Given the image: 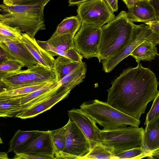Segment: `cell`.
I'll return each mask as SVG.
<instances>
[{
	"label": "cell",
	"instance_id": "obj_1",
	"mask_svg": "<svg viewBox=\"0 0 159 159\" xmlns=\"http://www.w3.org/2000/svg\"><path fill=\"white\" fill-rule=\"evenodd\" d=\"M111 84L107 90V102L138 120L159 92V82L155 74L140 62L135 67L125 69Z\"/></svg>",
	"mask_w": 159,
	"mask_h": 159
},
{
	"label": "cell",
	"instance_id": "obj_2",
	"mask_svg": "<svg viewBox=\"0 0 159 159\" xmlns=\"http://www.w3.org/2000/svg\"><path fill=\"white\" fill-rule=\"evenodd\" d=\"M134 24L122 11L101 27V35L97 57L99 62L109 59L120 52L131 40Z\"/></svg>",
	"mask_w": 159,
	"mask_h": 159
},
{
	"label": "cell",
	"instance_id": "obj_3",
	"mask_svg": "<svg viewBox=\"0 0 159 159\" xmlns=\"http://www.w3.org/2000/svg\"><path fill=\"white\" fill-rule=\"evenodd\" d=\"M43 4L34 5H0V22L16 28L34 38L40 30L46 29Z\"/></svg>",
	"mask_w": 159,
	"mask_h": 159
},
{
	"label": "cell",
	"instance_id": "obj_4",
	"mask_svg": "<svg viewBox=\"0 0 159 159\" xmlns=\"http://www.w3.org/2000/svg\"><path fill=\"white\" fill-rule=\"evenodd\" d=\"M80 108L104 129H114L128 125L139 127L140 123V120L121 111L107 102L98 99L84 102Z\"/></svg>",
	"mask_w": 159,
	"mask_h": 159
},
{
	"label": "cell",
	"instance_id": "obj_5",
	"mask_svg": "<svg viewBox=\"0 0 159 159\" xmlns=\"http://www.w3.org/2000/svg\"><path fill=\"white\" fill-rule=\"evenodd\" d=\"M144 129L130 126L99 130L101 143L114 155L123 151L142 146Z\"/></svg>",
	"mask_w": 159,
	"mask_h": 159
},
{
	"label": "cell",
	"instance_id": "obj_6",
	"mask_svg": "<svg viewBox=\"0 0 159 159\" xmlns=\"http://www.w3.org/2000/svg\"><path fill=\"white\" fill-rule=\"evenodd\" d=\"M77 6V15L82 22L101 27L115 17L104 0H89Z\"/></svg>",
	"mask_w": 159,
	"mask_h": 159
},
{
	"label": "cell",
	"instance_id": "obj_7",
	"mask_svg": "<svg viewBox=\"0 0 159 159\" xmlns=\"http://www.w3.org/2000/svg\"><path fill=\"white\" fill-rule=\"evenodd\" d=\"M101 35V27L82 22L74 37V48L87 59L97 57Z\"/></svg>",
	"mask_w": 159,
	"mask_h": 159
},
{
	"label": "cell",
	"instance_id": "obj_8",
	"mask_svg": "<svg viewBox=\"0 0 159 159\" xmlns=\"http://www.w3.org/2000/svg\"><path fill=\"white\" fill-rule=\"evenodd\" d=\"M145 25L134 24L131 38L127 46L114 57L102 61L103 69L105 72L111 71L120 62L129 56L138 45L150 38L152 30L148 25Z\"/></svg>",
	"mask_w": 159,
	"mask_h": 159
},
{
	"label": "cell",
	"instance_id": "obj_9",
	"mask_svg": "<svg viewBox=\"0 0 159 159\" xmlns=\"http://www.w3.org/2000/svg\"><path fill=\"white\" fill-rule=\"evenodd\" d=\"M65 126L66 137L65 152L81 159L90 151V143L78 127L70 119Z\"/></svg>",
	"mask_w": 159,
	"mask_h": 159
},
{
	"label": "cell",
	"instance_id": "obj_10",
	"mask_svg": "<svg viewBox=\"0 0 159 159\" xmlns=\"http://www.w3.org/2000/svg\"><path fill=\"white\" fill-rule=\"evenodd\" d=\"M14 152L44 155L54 159L55 149L50 130L41 131Z\"/></svg>",
	"mask_w": 159,
	"mask_h": 159
},
{
	"label": "cell",
	"instance_id": "obj_11",
	"mask_svg": "<svg viewBox=\"0 0 159 159\" xmlns=\"http://www.w3.org/2000/svg\"><path fill=\"white\" fill-rule=\"evenodd\" d=\"M69 119L74 122L89 140L91 149L101 143L99 130L93 119L80 108L68 111Z\"/></svg>",
	"mask_w": 159,
	"mask_h": 159
},
{
	"label": "cell",
	"instance_id": "obj_12",
	"mask_svg": "<svg viewBox=\"0 0 159 159\" xmlns=\"http://www.w3.org/2000/svg\"><path fill=\"white\" fill-rule=\"evenodd\" d=\"M0 47L11 57L21 62L28 69L39 63L23 42L5 40L0 42Z\"/></svg>",
	"mask_w": 159,
	"mask_h": 159
},
{
	"label": "cell",
	"instance_id": "obj_13",
	"mask_svg": "<svg viewBox=\"0 0 159 159\" xmlns=\"http://www.w3.org/2000/svg\"><path fill=\"white\" fill-rule=\"evenodd\" d=\"M71 89L66 88H61L54 95L34 106L17 113L15 117L22 119L34 117L50 109L61 101L66 98Z\"/></svg>",
	"mask_w": 159,
	"mask_h": 159
},
{
	"label": "cell",
	"instance_id": "obj_14",
	"mask_svg": "<svg viewBox=\"0 0 159 159\" xmlns=\"http://www.w3.org/2000/svg\"><path fill=\"white\" fill-rule=\"evenodd\" d=\"M127 14L132 22H139L145 23L158 20L156 11L152 2L148 0L138 1L128 9Z\"/></svg>",
	"mask_w": 159,
	"mask_h": 159
},
{
	"label": "cell",
	"instance_id": "obj_15",
	"mask_svg": "<svg viewBox=\"0 0 159 159\" xmlns=\"http://www.w3.org/2000/svg\"><path fill=\"white\" fill-rule=\"evenodd\" d=\"M26 72L30 86L58 82L54 69L48 68L39 63L26 69Z\"/></svg>",
	"mask_w": 159,
	"mask_h": 159
},
{
	"label": "cell",
	"instance_id": "obj_16",
	"mask_svg": "<svg viewBox=\"0 0 159 159\" xmlns=\"http://www.w3.org/2000/svg\"><path fill=\"white\" fill-rule=\"evenodd\" d=\"M22 42L39 63L50 69H54L55 59L37 43L35 38L22 33Z\"/></svg>",
	"mask_w": 159,
	"mask_h": 159
},
{
	"label": "cell",
	"instance_id": "obj_17",
	"mask_svg": "<svg viewBox=\"0 0 159 159\" xmlns=\"http://www.w3.org/2000/svg\"><path fill=\"white\" fill-rule=\"evenodd\" d=\"M146 125L142 146L151 153L159 148V116Z\"/></svg>",
	"mask_w": 159,
	"mask_h": 159
},
{
	"label": "cell",
	"instance_id": "obj_18",
	"mask_svg": "<svg viewBox=\"0 0 159 159\" xmlns=\"http://www.w3.org/2000/svg\"><path fill=\"white\" fill-rule=\"evenodd\" d=\"M0 92L30 86L26 70L10 74L0 78Z\"/></svg>",
	"mask_w": 159,
	"mask_h": 159
},
{
	"label": "cell",
	"instance_id": "obj_19",
	"mask_svg": "<svg viewBox=\"0 0 159 159\" xmlns=\"http://www.w3.org/2000/svg\"><path fill=\"white\" fill-rule=\"evenodd\" d=\"M156 46L148 39L138 45L129 56L134 58L137 63L142 60L151 61L155 59L156 55H159Z\"/></svg>",
	"mask_w": 159,
	"mask_h": 159
},
{
	"label": "cell",
	"instance_id": "obj_20",
	"mask_svg": "<svg viewBox=\"0 0 159 159\" xmlns=\"http://www.w3.org/2000/svg\"><path fill=\"white\" fill-rule=\"evenodd\" d=\"M87 70L86 65L82 62L58 81L61 88L66 87L71 90L82 82L85 77Z\"/></svg>",
	"mask_w": 159,
	"mask_h": 159
},
{
	"label": "cell",
	"instance_id": "obj_21",
	"mask_svg": "<svg viewBox=\"0 0 159 159\" xmlns=\"http://www.w3.org/2000/svg\"><path fill=\"white\" fill-rule=\"evenodd\" d=\"M82 23L77 15L66 17L58 24L51 37L67 34L74 36L80 29Z\"/></svg>",
	"mask_w": 159,
	"mask_h": 159
},
{
	"label": "cell",
	"instance_id": "obj_22",
	"mask_svg": "<svg viewBox=\"0 0 159 159\" xmlns=\"http://www.w3.org/2000/svg\"><path fill=\"white\" fill-rule=\"evenodd\" d=\"M82 62L75 61L64 56H58L55 60L54 69L56 72L58 81L80 65Z\"/></svg>",
	"mask_w": 159,
	"mask_h": 159
},
{
	"label": "cell",
	"instance_id": "obj_23",
	"mask_svg": "<svg viewBox=\"0 0 159 159\" xmlns=\"http://www.w3.org/2000/svg\"><path fill=\"white\" fill-rule=\"evenodd\" d=\"M61 84L58 82L50 90L41 96L24 104L20 105L10 111L6 117H13L18 113L24 111L39 104L55 94L61 88Z\"/></svg>",
	"mask_w": 159,
	"mask_h": 159
},
{
	"label": "cell",
	"instance_id": "obj_24",
	"mask_svg": "<svg viewBox=\"0 0 159 159\" xmlns=\"http://www.w3.org/2000/svg\"><path fill=\"white\" fill-rule=\"evenodd\" d=\"M41 131L39 130L25 131L18 130L9 142V147L7 152H14Z\"/></svg>",
	"mask_w": 159,
	"mask_h": 159
},
{
	"label": "cell",
	"instance_id": "obj_25",
	"mask_svg": "<svg viewBox=\"0 0 159 159\" xmlns=\"http://www.w3.org/2000/svg\"><path fill=\"white\" fill-rule=\"evenodd\" d=\"M74 37L72 35L67 34L51 37L47 41L57 49L66 51L74 48Z\"/></svg>",
	"mask_w": 159,
	"mask_h": 159
},
{
	"label": "cell",
	"instance_id": "obj_26",
	"mask_svg": "<svg viewBox=\"0 0 159 159\" xmlns=\"http://www.w3.org/2000/svg\"><path fill=\"white\" fill-rule=\"evenodd\" d=\"M22 33L16 28L0 22V42L5 40L22 42Z\"/></svg>",
	"mask_w": 159,
	"mask_h": 159
},
{
	"label": "cell",
	"instance_id": "obj_27",
	"mask_svg": "<svg viewBox=\"0 0 159 159\" xmlns=\"http://www.w3.org/2000/svg\"><path fill=\"white\" fill-rule=\"evenodd\" d=\"M91 158L115 159V157L111 151L100 143L94 146L90 151L81 159Z\"/></svg>",
	"mask_w": 159,
	"mask_h": 159
},
{
	"label": "cell",
	"instance_id": "obj_28",
	"mask_svg": "<svg viewBox=\"0 0 159 159\" xmlns=\"http://www.w3.org/2000/svg\"><path fill=\"white\" fill-rule=\"evenodd\" d=\"M150 154V152L141 146L117 153L114 156L115 159H140L149 157Z\"/></svg>",
	"mask_w": 159,
	"mask_h": 159
},
{
	"label": "cell",
	"instance_id": "obj_29",
	"mask_svg": "<svg viewBox=\"0 0 159 159\" xmlns=\"http://www.w3.org/2000/svg\"><path fill=\"white\" fill-rule=\"evenodd\" d=\"M23 96L0 98V116L6 117L10 111L20 105Z\"/></svg>",
	"mask_w": 159,
	"mask_h": 159
},
{
	"label": "cell",
	"instance_id": "obj_30",
	"mask_svg": "<svg viewBox=\"0 0 159 159\" xmlns=\"http://www.w3.org/2000/svg\"><path fill=\"white\" fill-rule=\"evenodd\" d=\"M0 63V78L19 71L24 66L21 62L12 58L2 61Z\"/></svg>",
	"mask_w": 159,
	"mask_h": 159
},
{
	"label": "cell",
	"instance_id": "obj_31",
	"mask_svg": "<svg viewBox=\"0 0 159 159\" xmlns=\"http://www.w3.org/2000/svg\"><path fill=\"white\" fill-rule=\"evenodd\" d=\"M50 132L55 149V153L61 152H65L66 143L65 126L57 129L50 130Z\"/></svg>",
	"mask_w": 159,
	"mask_h": 159
},
{
	"label": "cell",
	"instance_id": "obj_32",
	"mask_svg": "<svg viewBox=\"0 0 159 159\" xmlns=\"http://www.w3.org/2000/svg\"><path fill=\"white\" fill-rule=\"evenodd\" d=\"M48 83L25 86L0 93V98L25 96L45 85Z\"/></svg>",
	"mask_w": 159,
	"mask_h": 159
},
{
	"label": "cell",
	"instance_id": "obj_33",
	"mask_svg": "<svg viewBox=\"0 0 159 159\" xmlns=\"http://www.w3.org/2000/svg\"><path fill=\"white\" fill-rule=\"evenodd\" d=\"M48 83L43 87L21 97L20 105L24 104L41 96L51 89L57 82Z\"/></svg>",
	"mask_w": 159,
	"mask_h": 159
},
{
	"label": "cell",
	"instance_id": "obj_34",
	"mask_svg": "<svg viewBox=\"0 0 159 159\" xmlns=\"http://www.w3.org/2000/svg\"><path fill=\"white\" fill-rule=\"evenodd\" d=\"M52 52L54 56H61L76 62H82L83 57L74 48L66 51H61L53 48Z\"/></svg>",
	"mask_w": 159,
	"mask_h": 159
},
{
	"label": "cell",
	"instance_id": "obj_35",
	"mask_svg": "<svg viewBox=\"0 0 159 159\" xmlns=\"http://www.w3.org/2000/svg\"><path fill=\"white\" fill-rule=\"evenodd\" d=\"M159 116V92L153 100L150 110L147 113L144 125Z\"/></svg>",
	"mask_w": 159,
	"mask_h": 159
},
{
	"label": "cell",
	"instance_id": "obj_36",
	"mask_svg": "<svg viewBox=\"0 0 159 159\" xmlns=\"http://www.w3.org/2000/svg\"><path fill=\"white\" fill-rule=\"evenodd\" d=\"M152 30L150 38L148 40L152 42L155 45L159 43V21L145 23Z\"/></svg>",
	"mask_w": 159,
	"mask_h": 159
},
{
	"label": "cell",
	"instance_id": "obj_37",
	"mask_svg": "<svg viewBox=\"0 0 159 159\" xmlns=\"http://www.w3.org/2000/svg\"><path fill=\"white\" fill-rule=\"evenodd\" d=\"M13 158L15 159H51L49 157L45 156L29 153H15Z\"/></svg>",
	"mask_w": 159,
	"mask_h": 159
},
{
	"label": "cell",
	"instance_id": "obj_38",
	"mask_svg": "<svg viewBox=\"0 0 159 159\" xmlns=\"http://www.w3.org/2000/svg\"><path fill=\"white\" fill-rule=\"evenodd\" d=\"M50 0H20L17 2L14 5H34L39 4H43L46 5Z\"/></svg>",
	"mask_w": 159,
	"mask_h": 159
},
{
	"label": "cell",
	"instance_id": "obj_39",
	"mask_svg": "<svg viewBox=\"0 0 159 159\" xmlns=\"http://www.w3.org/2000/svg\"><path fill=\"white\" fill-rule=\"evenodd\" d=\"M55 159H78V157L65 152H61L56 153L54 156Z\"/></svg>",
	"mask_w": 159,
	"mask_h": 159
},
{
	"label": "cell",
	"instance_id": "obj_40",
	"mask_svg": "<svg viewBox=\"0 0 159 159\" xmlns=\"http://www.w3.org/2000/svg\"><path fill=\"white\" fill-rule=\"evenodd\" d=\"M110 9L113 12L117 11L118 9V0H104Z\"/></svg>",
	"mask_w": 159,
	"mask_h": 159
},
{
	"label": "cell",
	"instance_id": "obj_41",
	"mask_svg": "<svg viewBox=\"0 0 159 159\" xmlns=\"http://www.w3.org/2000/svg\"><path fill=\"white\" fill-rule=\"evenodd\" d=\"M0 62L9 58H12L6 52L0 48Z\"/></svg>",
	"mask_w": 159,
	"mask_h": 159
},
{
	"label": "cell",
	"instance_id": "obj_42",
	"mask_svg": "<svg viewBox=\"0 0 159 159\" xmlns=\"http://www.w3.org/2000/svg\"><path fill=\"white\" fill-rule=\"evenodd\" d=\"M126 4L128 9L132 7L136 1L143 0H122ZM150 1L152 3V0H147Z\"/></svg>",
	"mask_w": 159,
	"mask_h": 159
},
{
	"label": "cell",
	"instance_id": "obj_43",
	"mask_svg": "<svg viewBox=\"0 0 159 159\" xmlns=\"http://www.w3.org/2000/svg\"><path fill=\"white\" fill-rule=\"evenodd\" d=\"M148 157L151 159H159V148L151 152Z\"/></svg>",
	"mask_w": 159,
	"mask_h": 159
},
{
	"label": "cell",
	"instance_id": "obj_44",
	"mask_svg": "<svg viewBox=\"0 0 159 159\" xmlns=\"http://www.w3.org/2000/svg\"><path fill=\"white\" fill-rule=\"evenodd\" d=\"M152 4L158 16L157 21H159V0H152Z\"/></svg>",
	"mask_w": 159,
	"mask_h": 159
},
{
	"label": "cell",
	"instance_id": "obj_45",
	"mask_svg": "<svg viewBox=\"0 0 159 159\" xmlns=\"http://www.w3.org/2000/svg\"><path fill=\"white\" fill-rule=\"evenodd\" d=\"M89 0H69L68 1L69 6H74Z\"/></svg>",
	"mask_w": 159,
	"mask_h": 159
},
{
	"label": "cell",
	"instance_id": "obj_46",
	"mask_svg": "<svg viewBox=\"0 0 159 159\" xmlns=\"http://www.w3.org/2000/svg\"><path fill=\"white\" fill-rule=\"evenodd\" d=\"M20 0H3V4L8 5H14Z\"/></svg>",
	"mask_w": 159,
	"mask_h": 159
},
{
	"label": "cell",
	"instance_id": "obj_47",
	"mask_svg": "<svg viewBox=\"0 0 159 159\" xmlns=\"http://www.w3.org/2000/svg\"><path fill=\"white\" fill-rule=\"evenodd\" d=\"M0 159H9L7 154L5 152H0Z\"/></svg>",
	"mask_w": 159,
	"mask_h": 159
},
{
	"label": "cell",
	"instance_id": "obj_48",
	"mask_svg": "<svg viewBox=\"0 0 159 159\" xmlns=\"http://www.w3.org/2000/svg\"><path fill=\"white\" fill-rule=\"evenodd\" d=\"M158 56H159V55H158Z\"/></svg>",
	"mask_w": 159,
	"mask_h": 159
}]
</instances>
